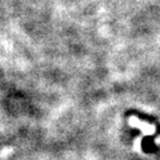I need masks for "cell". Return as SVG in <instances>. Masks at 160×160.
Segmentation results:
<instances>
[{
	"label": "cell",
	"mask_w": 160,
	"mask_h": 160,
	"mask_svg": "<svg viewBox=\"0 0 160 160\" xmlns=\"http://www.w3.org/2000/svg\"><path fill=\"white\" fill-rule=\"evenodd\" d=\"M129 123H131L132 126L139 127V128H140L145 134H153V133L155 132L154 126H152V125H149V123H146V122L140 121L139 119H137L135 116L129 118Z\"/></svg>",
	"instance_id": "1"
}]
</instances>
